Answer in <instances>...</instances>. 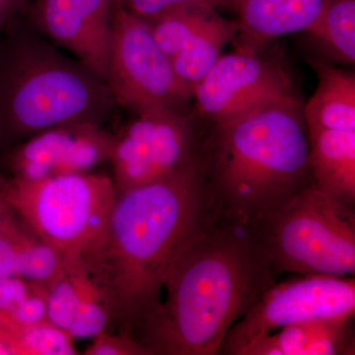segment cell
<instances>
[{"label": "cell", "instance_id": "cell-1", "mask_svg": "<svg viewBox=\"0 0 355 355\" xmlns=\"http://www.w3.org/2000/svg\"><path fill=\"white\" fill-rule=\"evenodd\" d=\"M219 214L200 158L118 193L101 239L78 258L116 333L133 338L160 304L173 263Z\"/></svg>", "mask_w": 355, "mask_h": 355}, {"label": "cell", "instance_id": "cell-4", "mask_svg": "<svg viewBox=\"0 0 355 355\" xmlns=\"http://www.w3.org/2000/svg\"><path fill=\"white\" fill-rule=\"evenodd\" d=\"M118 107L106 81L44 38L24 13L0 31V155L55 125H105Z\"/></svg>", "mask_w": 355, "mask_h": 355}, {"label": "cell", "instance_id": "cell-13", "mask_svg": "<svg viewBox=\"0 0 355 355\" xmlns=\"http://www.w3.org/2000/svg\"><path fill=\"white\" fill-rule=\"evenodd\" d=\"M330 0H244L236 8V49L261 51L272 40L311 29Z\"/></svg>", "mask_w": 355, "mask_h": 355}, {"label": "cell", "instance_id": "cell-26", "mask_svg": "<svg viewBox=\"0 0 355 355\" xmlns=\"http://www.w3.org/2000/svg\"><path fill=\"white\" fill-rule=\"evenodd\" d=\"M38 284L22 277L0 279V315L10 312L30 295Z\"/></svg>", "mask_w": 355, "mask_h": 355}, {"label": "cell", "instance_id": "cell-3", "mask_svg": "<svg viewBox=\"0 0 355 355\" xmlns=\"http://www.w3.org/2000/svg\"><path fill=\"white\" fill-rule=\"evenodd\" d=\"M210 125L200 163L222 216L256 223L312 183L304 103L297 93Z\"/></svg>", "mask_w": 355, "mask_h": 355}, {"label": "cell", "instance_id": "cell-8", "mask_svg": "<svg viewBox=\"0 0 355 355\" xmlns=\"http://www.w3.org/2000/svg\"><path fill=\"white\" fill-rule=\"evenodd\" d=\"M132 114L113 132L109 162L116 193L170 176L200 156L203 133L195 112Z\"/></svg>", "mask_w": 355, "mask_h": 355}, {"label": "cell", "instance_id": "cell-23", "mask_svg": "<svg viewBox=\"0 0 355 355\" xmlns=\"http://www.w3.org/2000/svg\"><path fill=\"white\" fill-rule=\"evenodd\" d=\"M46 297L48 288L37 286L28 297L10 312L0 315V327L6 331H14L48 321Z\"/></svg>", "mask_w": 355, "mask_h": 355}, {"label": "cell", "instance_id": "cell-25", "mask_svg": "<svg viewBox=\"0 0 355 355\" xmlns=\"http://www.w3.org/2000/svg\"><path fill=\"white\" fill-rule=\"evenodd\" d=\"M85 355H151L146 347L125 334H112L105 330L94 336Z\"/></svg>", "mask_w": 355, "mask_h": 355}, {"label": "cell", "instance_id": "cell-21", "mask_svg": "<svg viewBox=\"0 0 355 355\" xmlns=\"http://www.w3.org/2000/svg\"><path fill=\"white\" fill-rule=\"evenodd\" d=\"M10 336L14 355L76 354L73 338L67 331L49 321L27 328L7 331Z\"/></svg>", "mask_w": 355, "mask_h": 355}, {"label": "cell", "instance_id": "cell-18", "mask_svg": "<svg viewBox=\"0 0 355 355\" xmlns=\"http://www.w3.org/2000/svg\"><path fill=\"white\" fill-rule=\"evenodd\" d=\"M237 35L236 20H228L220 14L198 36L171 58L179 78L191 92L207 76L221 57L222 50Z\"/></svg>", "mask_w": 355, "mask_h": 355}, {"label": "cell", "instance_id": "cell-5", "mask_svg": "<svg viewBox=\"0 0 355 355\" xmlns=\"http://www.w3.org/2000/svg\"><path fill=\"white\" fill-rule=\"evenodd\" d=\"M253 225L277 275L354 277V207L327 195L314 181Z\"/></svg>", "mask_w": 355, "mask_h": 355}, {"label": "cell", "instance_id": "cell-10", "mask_svg": "<svg viewBox=\"0 0 355 355\" xmlns=\"http://www.w3.org/2000/svg\"><path fill=\"white\" fill-rule=\"evenodd\" d=\"M294 93L291 71L279 58L236 49L221 55L191 96L198 118L210 125Z\"/></svg>", "mask_w": 355, "mask_h": 355}, {"label": "cell", "instance_id": "cell-19", "mask_svg": "<svg viewBox=\"0 0 355 355\" xmlns=\"http://www.w3.org/2000/svg\"><path fill=\"white\" fill-rule=\"evenodd\" d=\"M218 15V9L214 7L193 6L146 21L160 48L172 58Z\"/></svg>", "mask_w": 355, "mask_h": 355}, {"label": "cell", "instance_id": "cell-22", "mask_svg": "<svg viewBox=\"0 0 355 355\" xmlns=\"http://www.w3.org/2000/svg\"><path fill=\"white\" fill-rule=\"evenodd\" d=\"M79 292L73 272L65 263L64 272L48 288V321L69 333L76 318Z\"/></svg>", "mask_w": 355, "mask_h": 355}, {"label": "cell", "instance_id": "cell-16", "mask_svg": "<svg viewBox=\"0 0 355 355\" xmlns=\"http://www.w3.org/2000/svg\"><path fill=\"white\" fill-rule=\"evenodd\" d=\"M316 73V91L304 104L307 128L355 132V74L331 62L310 58Z\"/></svg>", "mask_w": 355, "mask_h": 355}, {"label": "cell", "instance_id": "cell-11", "mask_svg": "<svg viewBox=\"0 0 355 355\" xmlns=\"http://www.w3.org/2000/svg\"><path fill=\"white\" fill-rule=\"evenodd\" d=\"M113 132L104 125L70 123L23 140L0 155L8 176L40 180L91 173L108 162Z\"/></svg>", "mask_w": 355, "mask_h": 355}, {"label": "cell", "instance_id": "cell-7", "mask_svg": "<svg viewBox=\"0 0 355 355\" xmlns=\"http://www.w3.org/2000/svg\"><path fill=\"white\" fill-rule=\"evenodd\" d=\"M105 81L118 106L130 113L195 112L190 89L177 76L149 23L120 1L113 12Z\"/></svg>", "mask_w": 355, "mask_h": 355}, {"label": "cell", "instance_id": "cell-30", "mask_svg": "<svg viewBox=\"0 0 355 355\" xmlns=\"http://www.w3.org/2000/svg\"><path fill=\"white\" fill-rule=\"evenodd\" d=\"M0 329H1V328H0Z\"/></svg>", "mask_w": 355, "mask_h": 355}, {"label": "cell", "instance_id": "cell-27", "mask_svg": "<svg viewBox=\"0 0 355 355\" xmlns=\"http://www.w3.org/2000/svg\"><path fill=\"white\" fill-rule=\"evenodd\" d=\"M29 0H0V31L25 12Z\"/></svg>", "mask_w": 355, "mask_h": 355}, {"label": "cell", "instance_id": "cell-29", "mask_svg": "<svg viewBox=\"0 0 355 355\" xmlns=\"http://www.w3.org/2000/svg\"><path fill=\"white\" fill-rule=\"evenodd\" d=\"M244 1V0H232L233 2V10H236V8H237L238 6H240V4L242 3V2Z\"/></svg>", "mask_w": 355, "mask_h": 355}, {"label": "cell", "instance_id": "cell-12", "mask_svg": "<svg viewBox=\"0 0 355 355\" xmlns=\"http://www.w3.org/2000/svg\"><path fill=\"white\" fill-rule=\"evenodd\" d=\"M119 0H29L24 16L44 38L105 80Z\"/></svg>", "mask_w": 355, "mask_h": 355}, {"label": "cell", "instance_id": "cell-2", "mask_svg": "<svg viewBox=\"0 0 355 355\" xmlns=\"http://www.w3.org/2000/svg\"><path fill=\"white\" fill-rule=\"evenodd\" d=\"M277 277L253 224L219 214L173 263L165 298L133 338L151 355L219 354Z\"/></svg>", "mask_w": 355, "mask_h": 355}, {"label": "cell", "instance_id": "cell-15", "mask_svg": "<svg viewBox=\"0 0 355 355\" xmlns=\"http://www.w3.org/2000/svg\"><path fill=\"white\" fill-rule=\"evenodd\" d=\"M314 183L343 205H355V132L307 128Z\"/></svg>", "mask_w": 355, "mask_h": 355}, {"label": "cell", "instance_id": "cell-6", "mask_svg": "<svg viewBox=\"0 0 355 355\" xmlns=\"http://www.w3.org/2000/svg\"><path fill=\"white\" fill-rule=\"evenodd\" d=\"M0 191L35 235L76 258L101 239L118 197L113 179L93 172L40 180L0 176Z\"/></svg>", "mask_w": 355, "mask_h": 355}, {"label": "cell", "instance_id": "cell-20", "mask_svg": "<svg viewBox=\"0 0 355 355\" xmlns=\"http://www.w3.org/2000/svg\"><path fill=\"white\" fill-rule=\"evenodd\" d=\"M64 270L65 254L31 231L21 254L20 277L49 288Z\"/></svg>", "mask_w": 355, "mask_h": 355}, {"label": "cell", "instance_id": "cell-17", "mask_svg": "<svg viewBox=\"0 0 355 355\" xmlns=\"http://www.w3.org/2000/svg\"><path fill=\"white\" fill-rule=\"evenodd\" d=\"M320 60L331 64L355 62V0H330L316 24L305 32Z\"/></svg>", "mask_w": 355, "mask_h": 355}, {"label": "cell", "instance_id": "cell-24", "mask_svg": "<svg viewBox=\"0 0 355 355\" xmlns=\"http://www.w3.org/2000/svg\"><path fill=\"white\" fill-rule=\"evenodd\" d=\"M125 8L146 20H153L163 14L183 7L207 6L214 8H231L232 0H119Z\"/></svg>", "mask_w": 355, "mask_h": 355}, {"label": "cell", "instance_id": "cell-28", "mask_svg": "<svg viewBox=\"0 0 355 355\" xmlns=\"http://www.w3.org/2000/svg\"><path fill=\"white\" fill-rule=\"evenodd\" d=\"M15 217L16 214L14 212L12 207L7 202L6 198L0 191V230Z\"/></svg>", "mask_w": 355, "mask_h": 355}, {"label": "cell", "instance_id": "cell-14", "mask_svg": "<svg viewBox=\"0 0 355 355\" xmlns=\"http://www.w3.org/2000/svg\"><path fill=\"white\" fill-rule=\"evenodd\" d=\"M354 316L291 324L250 343L238 355H354Z\"/></svg>", "mask_w": 355, "mask_h": 355}, {"label": "cell", "instance_id": "cell-9", "mask_svg": "<svg viewBox=\"0 0 355 355\" xmlns=\"http://www.w3.org/2000/svg\"><path fill=\"white\" fill-rule=\"evenodd\" d=\"M355 316L354 277L302 275L275 282L229 330L219 354L238 355L250 343L291 324Z\"/></svg>", "mask_w": 355, "mask_h": 355}]
</instances>
